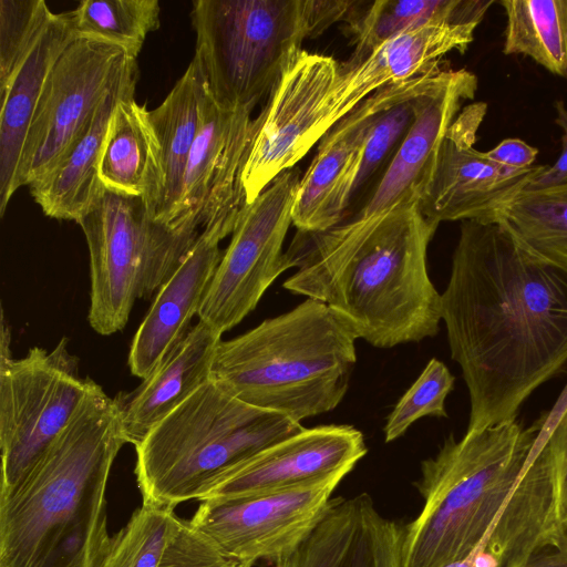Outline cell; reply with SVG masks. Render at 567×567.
I'll return each instance as SVG.
<instances>
[{
  "instance_id": "obj_1",
  "label": "cell",
  "mask_w": 567,
  "mask_h": 567,
  "mask_svg": "<svg viewBox=\"0 0 567 567\" xmlns=\"http://www.w3.org/2000/svg\"><path fill=\"white\" fill-rule=\"evenodd\" d=\"M441 312L470 395L466 432L516 419L567 367V264L499 218L461 223Z\"/></svg>"
},
{
  "instance_id": "obj_2",
  "label": "cell",
  "mask_w": 567,
  "mask_h": 567,
  "mask_svg": "<svg viewBox=\"0 0 567 567\" xmlns=\"http://www.w3.org/2000/svg\"><path fill=\"white\" fill-rule=\"evenodd\" d=\"M126 443L116 399L95 382L24 476L0 491V567H100L107 482Z\"/></svg>"
},
{
  "instance_id": "obj_3",
  "label": "cell",
  "mask_w": 567,
  "mask_h": 567,
  "mask_svg": "<svg viewBox=\"0 0 567 567\" xmlns=\"http://www.w3.org/2000/svg\"><path fill=\"white\" fill-rule=\"evenodd\" d=\"M437 226L415 204L360 239L298 230L286 251L297 271L282 286L323 302L375 348L432 338L442 321L441 293L429 276L426 255Z\"/></svg>"
},
{
  "instance_id": "obj_4",
  "label": "cell",
  "mask_w": 567,
  "mask_h": 567,
  "mask_svg": "<svg viewBox=\"0 0 567 567\" xmlns=\"http://www.w3.org/2000/svg\"><path fill=\"white\" fill-rule=\"evenodd\" d=\"M357 339L327 305L307 298L220 340L213 379L238 400L300 423L341 403L357 362Z\"/></svg>"
},
{
  "instance_id": "obj_5",
  "label": "cell",
  "mask_w": 567,
  "mask_h": 567,
  "mask_svg": "<svg viewBox=\"0 0 567 567\" xmlns=\"http://www.w3.org/2000/svg\"><path fill=\"white\" fill-rule=\"evenodd\" d=\"M546 421L517 419L460 439L450 434L421 463L414 486L424 505L404 525L400 567H443L467 557L511 497Z\"/></svg>"
},
{
  "instance_id": "obj_6",
  "label": "cell",
  "mask_w": 567,
  "mask_h": 567,
  "mask_svg": "<svg viewBox=\"0 0 567 567\" xmlns=\"http://www.w3.org/2000/svg\"><path fill=\"white\" fill-rule=\"evenodd\" d=\"M302 429L238 400L212 379L135 446L143 503L175 509L199 501L218 475Z\"/></svg>"
},
{
  "instance_id": "obj_7",
  "label": "cell",
  "mask_w": 567,
  "mask_h": 567,
  "mask_svg": "<svg viewBox=\"0 0 567 567\" xmlns=\"http://www.w3.org/2000/svg\"><path fill=\"white\" fill-rule=\"evenodd\" d=\"M78 224L90 256L87 320L101 336L126 326L135 302L159 290L200 233L157 219L142 197L106 189Z\"/></svg>"
},
{
  "instance_id": "obj_8",
  "label": "cell",
  "mask_w": 567,
  "mask_h": 567,
  "mask_svg": "<svg viewBox=\"0 0 567 567\" xmlns=\"http://www.w3.org/2000/svg\"><path fill=\"white\" fill-rule=\"evenodd\" d=\"M195 55L214 100L252 111L309 38L307 0H195Z\"/></svg>"
},
{
  "instance_id": "obj_9",
  "label": "cell",
  "mask_w": 567,
  "mask_h": 567,
  "mask_svg": "<svg viewBox=\"0 0 567 567\" xmlns=\"http://www.w3.org/2000/svg\"><path fill=\"white\" fill-rule=\"evenodd\" d=\"M94 384L81 375L65 337L50 351L32 347L20 359L0 360V491L24 476Z\"/></svg>"
},
{
  "instance_id": "obj_10",
  "label": "cell",
  "mask_w": 567,
  "mask_h": 567,
  "mask_svg": "<svg viewBox=\"0 0 567 567\" xmlns=\"http://www.w3.org/2000/svg\"><path fill=\"white\" fill-rule=\"evenodd\" d=\"M300 179L298 169L285 171L241 210L198 312L199 321L221 336L290 269L282 247Z\"/></svg>"
},
{
  "instance_id": "obj_11",
  "label": "cell",
  "mask_w": 567,
  "mask_h": 567,
  "mask_svg": "<svg viewBox=\"0 0 567 567\" xmlns=\"http://www.w3.org/2000/svg\"><path fill=\"white\" fill-rule=\"evenodd\" d=\"M120 47L75 38L55 61L38 104L19 169V187L45 176L84 132L126 58Z\"/></svg>"
},
{
  "instance_id": "obj_12",
  "label": "cell",
  "mask_w": 567,
  "mask_h": 567,
  "mask_svg": "<svg viewBox=\"0 0 567 567\" xmlns=\"http://www.w3.org/2000/svg\"><path fill=\"white\" fill-rule=\"evenodd\" d=\"M344 477L333 475L255 497L204 499L188 523L243 567L258 561L276 564L311 535Z\"/></svg>"
},
{
  "instance_id": "obj_13",
  "label": "cell",
  "mask_w": 567,
  "mask_h": 567,
  "mask_svg": "<svg viewBox=\"0 0 567 567\" xmlns=\"http://www.w3.org/2000/svg\"><path fill=\"white\" fill-rule=\"evenodd\" d=\"M486 110L483 102L463 107L440 144L419 203L422 215L432 223L496 219L545 167L509 168L476 150Z\"/></svg>"
},
{
  "instance_id": "obj_14",
  "label": "cell",
  "mask_w": 567,
  "mask_h": 567,
  "mask_svg": "<svg viewBox=\"0 0 567 567\" xmlns=\"http://www.w3.org/2000/svg\"><path fill=\"white\" fill-rule=\"evenodd\" d=\"M441 70L378 90L326 132L298 186L292 224L299 231H323L343 218L374 122L386 109L426 91Z\"/></svg>"
},
{
  "instance_id": "obj_15",
  "label": "cell",
  "mask_w": 567,
  "mask_h": 567,
  "mask_svg": "<svg viewBox=\"0 0 567 567\" xmlns=\"http://www.w3.org/2000/svg\"><path fill=\"white\" fill-rule=\"evenodd\" d=\"M340 74L332 56L301 50L282 74L257 116L243 172L247 205L315 145L313 131L322 101Z\"/></svg>"
},
{
  "instance_id": "obj_16",
  "label": "cell",
  "mask_w": 567,
  "mask_h": 567,
  "mask_svg": "<svg viewBox=\"0 0 567 567\" xmlns=\"http://www.w3.org/2000/svg\"><path fill=\"white\" fill-rule=\"evenodd\" d=\"M251 112L221 106L207 86L173 226L199 229L216 223L236 225L247 205L243 172L258 127Z\"/></svg>"
},
{
  "instance_id": "obj_17",
  "label": "cell",
  "mask_w": 567,
  "mask_h": 567,
  "mask_svg": "<svg viewBox=\"0 0 567 567\" xmlns=\"http://www.w3.org/2000/svg\"><path fill=\"white\" fill-rule=\"evenodd\" d=\"M367 452L362 432L352 425L303 427L218 475L199 502L268 495L347 476Z\"/></svg>"
},
{
  "instance_id": "obj_18",
  "label": "cell",
  "mask_w": 567,
  "mask_h": 567,
  "mask_svg": "<svg viewBox=\"0 0 567 567\" xmlns=\"http://www.w3.org/2000/svg\"><path fill=\"white\" fill-rule=\"evenodd\" d=\"M478 24L437 21L400 32L372 50L354 68L340 72L322 101L313 131L315 144L363 100L385 86L415 79L440 66L452 51L464 53Z\"/></svg>"
},
{
  "instance_id": "obj_19",
  "label": "cell",
  "mask_w": 567,
  "mask_h": 567,
  "mask_svg": "<svg viewBox=\"0 0 567 567\" xmlns=\"http://www.w3.org/2000/svg\"><path fill=\"white\" fill-rule=\"evenodd\" d=\"M536 441L525 470L491 529L464 559L443 567H524L558 547L555 464L547 440Z\"/></svg>"
},
{
  "instance_id": "obj_20",
  "label": "cell",
  "mask_w": 567,
  "mask_h": 567,
  "mask_svg": "<svg viewBox=\"0 0 567 567\" xmlns=\"http://www.w3.org/2000/svg\"><path fill=\"white\" fill-rule=\"evenodd\" d=\"M234 228L230 223L203 227L176 270L156 292L130 347L127 364L133 375L142 380L148 377L186 336L220 261L219 244Z\"/></svg>"
},
{
  "instance_id": "obj_21",
  "label": "cell",
  "mask_w": 567,
  "mask_h": 567,
  "mask_svg": "<svg viewBox=\"0 0 567 567\" xmlns=\"http://www.w3.org/2000/svg\"><path fill=\"white\" fill-rule=\"evenodd\" d=\"M403 533L368 493L334 497L311 535L274 567H400Z\"/></svg>"
},
{
  "instance_id": "obj_22",
  "label": "cell",
  "mask_w": 567,
  "mask_h": 567,
  "mask_svg": "<svg viewBox=\"0 0 567 567\" xmlns=\"http://www.w3.org/2000/svg\"><path fill=\"white\" fill-rule=\"evenodd\" d=\"M136 79V58L127 55L84 132L45 176L28 186L45 216L78 224L105 192L99 163L109 123L117 101L135 92Z\"/></svg>"
},
{
  "instance_id": "obj_23",
  "label": "cell",
  "mask_w": 567,
  "mask_h": 567,
  "mask_svg": "<svg viewBox=\"0 0 567 567\" xmlns=\"http://www.w3.org/2000/svg\"><path fill=\"white\" fill-rule=\"evenodd\" d=\"M221 334L203 321L130 393L115 396L130 444L136 446L164 417L213 379Z\"/></svg>"
},
{
  "instance_id": "obj_24",
  "label": "cell",
  "mask_w": 567,
  "mask_h": 567,
  "mask_svg": "<svg viewBox=\"0 0 567 567\" xmlns=\"http://www.w3.org/2000/svg\"><path fill=\"white\" fill-rule=\"evenodd\" d=\"M75 39L68 12L53 13L7 85L0 89V215L19 187L23 148L44 84Z\"/></svg>"
},
{
  "instance_id": "obj_25",
  "label": "cell",
  "mask_w": 567,
  "mask_h": 567,
  "mask_svg": "<svg viewBox=\"0 0 567 567\" xmlns=\"http://www.w3.org/2000/svg\"><path fill=\"white\" fill-rule=\"evenodd\" d=\"M132 92L120 99L111 116L99 163L106 190L142 197L155 216L161 165L150 110Z\"/></svg>"
},
{
  "instance_id": "obj_26",
  "label": "cell",
  "mask_w": 567,
  "mask_h": 567,
  "mask_svg": "<svg viewBox=\"0 0 567 567\" xmlns=\"http://www.w3.org/2000/svg\"><path fill=\"white\" fill-rule=\"evenodd\" d=\"M206 78L196 55L164 101L150 110L157 141L161 182L155 217L172 225L183 187L187 159L202 120Z\"/></svg>"
},
{
  "instance_id": "obj_27",
  "label": "cell",
  "mask_w": 567,
  "mask_h": 567,
  "mask_svg": "<svg viewBox=\"0 0 567 567\" xmlns=\"http://www.w3.org/2000/svg\"><path fill=\"white\" fill-rule=\"evenodd\" d=\"M493 0H377L357 1L347 21L354 50L342 64L348 71L389 38L423 24L449 21L480 24Z\"/></svg>"
},
{
  "instance_id": "obj_28",
  "label": "cell",
  "mask_w": 567,
  "mask_h": 567,
  "mask_svg": "<svg viewBox=\"0 0 567 567\" xmlns=\"http://www.w3.org/2000/svg\"><path fill=\"white\" fill-rule=\"evenodd\" d=\"M506 13L503 52L533 59L567 80V0H502Z\"/></svg>"
},
{
  "instance_id": "obj_29",
  "label": "cell",
  "mask_w": 567,
  "mask_h": 567,
  "mask_svg": "<svg viewBox=\"0 0 567 567\" xmlns=\"http://www.w3.org/2000/svg\"><path fill=\"white\" fill-rule=\"evenodd\" d=\"M68 14L75 38L113 43L134 58L161 24L157 0H82Z\"/></svg>"
},
{
  "instance_id": "obj_30",
  "label": "cell",
  "mask_w": 567,
  "mask_h": 567,
  "mask_svg": "<svg viewBox=\"0 0 567 567\" xmlns=\"http://www.w3.org/2000/svg\"><path fill=\"white\" fill-rule=\"evenodd\" d=\"M498 218L538 254L567 264V182L524 189Z\"/></svg>"
},
{
  "instance_id": "obj_31",
  "label": "cell",
  "mask_w": 567,
  "mask_h": 567,
  "mask_svg": "<svg viewBox=\"0 0 567 567\" xmlns=\"http://www.w3.org/2000/svg\"><path fill=\"white\" fill-rule=\"evenodd\" d=\"M182 523L174 508L142 503L110 537L100 567H158Z\"/></svg>"
},
{
  "instance_id": "obj_32",
  "label": "cell",
  "mask_w": 567,
  "mask_h": 567,
  "mask_svg": "<svg viewBox=\"0 0 567 567\" xmlns=\"http://www.w3.org/2000/svg\"><path fill=\"white\" fill-rule=\"evenodd\" d=\"M454 382L447 367L439 359H431L388 415L383 427L384 441L398 440L423 416L447 417L445 400Z\"/></svg>"
},
{
  "instance_id": "obj_33",
  "label": "cell",
  "mask_w": 567,
  "mask_h": 567,
  "mask_svg": "<svg viewBox=\"0 0 567 567\" xmlns=\"http://www.w3.org/2000/svg\"><path fill=\"white\" fill-rule=\"evenodd\" d=\"M52 14L43 0H0V89L7 85Z\"/></svg>"
},
{
  "instance_id": "obj_34",
  "label": "cell",
  "mask_w": 567,
  "mask_h": 567,
  "mask_svg": "<svg viewBox=\"0 0 567 567\" xmlns=\"http://www.w3.org/2000/svg\"><path fill=\"white\" fill-rule=\"evenodd\" d=\"M415 97L386 109L374 122L365 144L351 199L377 172L386 166L402 144L415 120Z\"/></svg>"
},
{
  "instance_id": "obj_35",
  "label": "cell",
  "mask_w": 567,
  "mask_h": 567,
  "mask_svg": "<svg viewBox=\"0 0 567 567\" xmlns=\"http://www.w3.org/2000/svg\"><path fill=\"white\" fill-rule=\"evenodd\" d=\"M158 567H243L183 520Z\"/></svg>"
},
{
  "instance_id": "obj_36",
  "label": "cell",
  "mask_w": 567,
  "mask_h": 567,
  "mask_svg": "<svg viewBox=\"0 0 567 567\" xmlns=\"http://www.w3.org/2000/svg\"><path fill=\"white\" fill-rule=\"evenodd\" d=\"M548 443L556 474L559 544H567V409L553 426Z\"/></svg>"
},
{
  "instance_id": "obj_37",
  "label": "cell",
  "mask_w": 567,
  "mask_h": 567,
  "mask_svg": "<svg viewBox=\"0 0 567 567\" xmlns=\"http://www.w3.org/2000/svg\"><path fill=\"white\" fill-rule=\"evenodd\" d=\"M357 1L307 0L309 38L317 37L338 21H348Z\"/></svg>"
},
{
  "instance_id": "obj_38",
  "label": "cell",
  "mask_w": 567,
  "mask_h": 567,
  "mask_svg": "<svg viewBox=\"0 0 567 567\" xmlns=\"http://www.w3.org/2000/svg\"><path fill=\"white\" fill-rule=\"evenodd\" d=\"M555 122L561 130V151L550 166L545 165L525 189H537L567 182V107L564 101L555 102Z\"/></svg>"
},
{
  "instance_id": "obj_39",
  "label": "cell",
  "mask_w": 567,
  "mask_h": 567,
  "mask_svg": "<svg viewBox=\"0 0 567 567\" xmlns=\"http://www.w3.org/2000/svg\"><path fill=\"white\" fill-rule=\"evenodd\" d=\"M487 156L503 166L524 169L534 166L538 150L519 138H506L486 151Z\"/></svg>"
},
{
  "instance_id": "obj_40",
  "label": "cell",
  "mask_w": 567,
  "mask_h": 567,
  "mask_svg": "<svg viewBox=\"0 0 567 567\" xmlns=\"http://www.w3.org/2000/svg\"><path fill=\"white\" fill-rule=\"evenodd\" d=\"M524 567H567V544L547 549L533 557Z\"/></svg>"
}]
</instances>
